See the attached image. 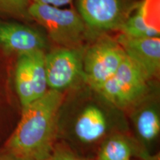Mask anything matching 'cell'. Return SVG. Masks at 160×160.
Instances as JSON below:
<instances>
[{"label": "cell", "instance_id": "cell-1", "mask_svg": "<svg viewBox=\"0 0 160 160\" xmlns=\"http://www.w3.org/2000/svg\"><path fill=\"white\" fill-rule=\"evenodd\" d=\"M63 100V93L48 89L23 108L21 119L8 142V151L14 158L47 159L56 144Z\"/></svg>", "mask_w": 160, "mask_h": 160}, {"label": "cell", "instance_id": "cell-2", "mask_svg": "<svg viewBox=\"0 0 160 160\" xmlns=\"http://www.w3.org/2000/svg\"><path fill=\"white\" fill-rule=\"evenodd\" d=\"M117 110L104 100L103 103H84L66 117L63 130L74 142L85 146L96 145L114 133L112 131Z\"/></svg>", "mask_w": 160, "mask_h": 160}, {"label": "cell", "instance_id": "cell-3", "mask_svg": "<svg viewBox=\"0 0 160 160\" xmlns=\"http://www.w3.org/2000/svg\"><path fill=\"white\" fill-rule=\"evenodd\" d=\"M30 19L42 25L60 48H82L90 33L77 10L32 2Z\"/></svg>", "mask_w": 160, "mask_h": 160}, {"label": "cell", "instance_id": "cell-4", "mask_svg": "<svg viewBox=\"0 0 160 160\" xmlns=\"http://www.w3.org/2000/svg\"><path fill=\"white\" fill-rule=\"evenodd\" d=\"M150 81L139 66L126 56L114 74L95 92L115 108L131 109L148 94Z\"/></svg>", "mask_w": 160, "mask_h": 160}, {"label": "cell", "instance_id": "cell-5", "mask_svg": "<svg viewBox=\"0 0 160 160\" xmlns=\"http://www.w3.org/2000/svg\"><path fill=\"white\" fill-rule=\"evenodd\" d=\"M83 56V81L92 91L98 89L108 80L119 68L126 54L117 39L100 35Z\"/></svg>", "mask_w": 160, "mask_h": 160}, {"label": "cell", "instance_id": "cell-6", "mask_svg": "<svg viewBox=\"0 0 160 160\" xmlns=\"http://www.w3.org/2000/svg\"><path fill=\"white\" fill-rule=\"evenodd\" d=\"M77 12L90 35L97 37L119 31L137 7L133 0H76Z\"/></svg>", "mask_w": 160, "mask_h": 160}, {"label": "cell", "instance_id": "cell-7", "mask_svg": "<svg viewBox=\"0 0 160 160\" xmlns=\"http://www.w3.org/2000/svg\"><path fill=\"white\" fill-rule=\"evenodd\" d=\"M85 47L58 48L45 53V64L48 89L63 93L83 80Z\"/></svg>", "mask_w": 160, "mask_h": 160}, {"label": "cell", "instance_id": "cell-8", "mask_svg": "<svg viewBox=\"0 0 160 160\" xmlns=\"http://www.w3.org/2000/svg\"><path fill=\"white\" fill-rule=\"evenodd\" d=\"M48 39L38 30L11 22L0 21V48L8 53L27 54L45 51Z\"/></svg>", "mask_w": 160, "mask_h": 160}, {"label": "cell", "instance_id": "cell-9", "mask_svg": "<svg viewBox=\"0 0 160 160\" xmlns=\"http://www.w3.org/2000/svg\"><path fill=\"white\" fill-rule=\"evenodd\" d=\"M125 54L142 69L150 80L159 77L160 39L133 38L120 33L117 38Z\"/></svg>", "mask_w": 160, "mask_h": 160}, {"label": "cell", "instance_id": "cell-10", "mask_svg": "<svg viewBox=\"0 0 160 160\" xmlns=\"http://www.w3.org/2000/svg\"><path fill=\"white\" fill-rule=\"evenodd\" d=\"M132 109L131 119L137 138L144 147H151L160 133V112L157 101L147 96Z\"/></svg>", "mask_w": 160, "mask_h": 160}, {"label": "cell", "instance_id": "cell-11", "mask_svg": "<svg viewBox=\"0 0 160 160\" xmlns=\"http://www.w3.org/2000/svg\"><path fill=\"white\" fill-rule=\"evenodd\" d=\"M135 152L131 139L122 133H114L101 143L97 160H131Z\"/></svg>", "mask_w": 160, "mask_h": 160}, {"label": "cell", "instance_id": "cell-12", "mask_svg": "<svg viewBox=\"0 0 160 160\" xmlns=\"http://www.w3.org/2000/svg\"><path fill=\"white\" fill-rule=\"evenodd\" d=\"M15 82L18 96L23 108L35 100L28 53L19 55L16 68Z\"/></svg>", "mask_w": 160, "mask_h": 160}, {"label": "cell", "instance_id": "cell-13", "mask_svg": "<svg viewBox=\"0 0 160 160\" xmlns=\"http://www.w3.org/2000/svg\"><path fill=\"white\" fill-rule=\"evenodd\" d=\"M119 31L122 34L133 38L160 37L159 29L151 27L147 23L138 3L137 7L122 25Z\"/></svg>", "mask_w": 160, "mask_h": 160}, {"label": "cell", "instance_id": "cell-14", "mask_svg": "<svg viewBox=\"0 0 160 160\" xmlns=\"http://www.w3.org/2000/svg\"><path fill=\"white\" fill-rule=\"evenodd\" d=\"M30 70L33 82L34 98L38 99L48 91L46 77L45 51H37L28 53Z\"/></svg>", "mask_w": 160, "mask_h": 160}, {"label": "cell", "instance_id": "cell-15", "mask_svg": "<svg viewBox=\"0 0 160 160\" xmlns=\"http://www.w3.org/2000/svg\"><path fill=\"white\" fill-rule=\"evenodd\" d=\"M32 0H0V14L30 19L28 9Z\"/></svg>", "mask_w": 160, "mask_h": 160}, {"label": "cell", "instance_id": "cell-16", "mask_svg": "<svg viewBox=\"0 0 160 160\" xmlns=\"http://www.w3.org/2000/svg\"><path fill=\"white\" fill-rule=\"evenodd\" d=\"M46 160H88L77 155L65 145L55 144L53 148Z\"/></svg>", "mask_w": 160, "mask_h": 160}, {"label": "cell", "instance_id": "cell-17", "mask_svg": "<svg viewBox=\"0 0 160 160\" xmlns=\"http://www.w3.org/2000/svg\"><path fill=\"white\" fill-rule=\"evenodd\" d=\"M72 2H73V0H32V2L48 5L59 8L70 5L72 3Z\"/></svg>", "mask_w": 160, "mask_h": 160}, {"label": "cell", "instance_id": "cell-18", "mask_svg": "<svg viewBox=\"0 0 160 160\" xmlns=\"http://www.w3.org/2000/svg\"><path fill=\"white\" fill-rule=\"evenodd\" d=\"M0 160H15V158L8 151L0 153Z\"/></svg>", "mask_w": 160, "mask_h": 160}, {"label": "cell", "instance_id": "cell-19", "mask_svg": "<svg viewBox=\"0 0 160 160\" xmlns=\"http://www.w3.org/2000/svg\"><path fill=\"white\" fill-rule=\"evenodd\" d=\"M15 160H39L33 158H15Z\"/></svg>", "mask_w": 160, "mask_h": 160}]
</instances>
